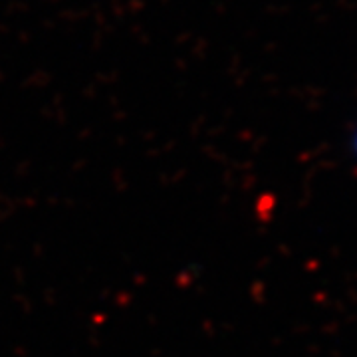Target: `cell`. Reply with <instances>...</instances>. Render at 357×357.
Masks as SVG:
<instances>
[{"instance_id": "6da1fadb", "label": "cell", "mask_w": 357, "mask_h": 357, "mask_svg": "<svg viewBox=\"0 0 357 357\" xmlns=\"http://www.w3.org/2000/svg\"><path fill=\"white\" fill-rule=\"evenodd\" d=\"M354 153L357 155V129L356 133H354Z\"/></svg>"}]
</instances>
